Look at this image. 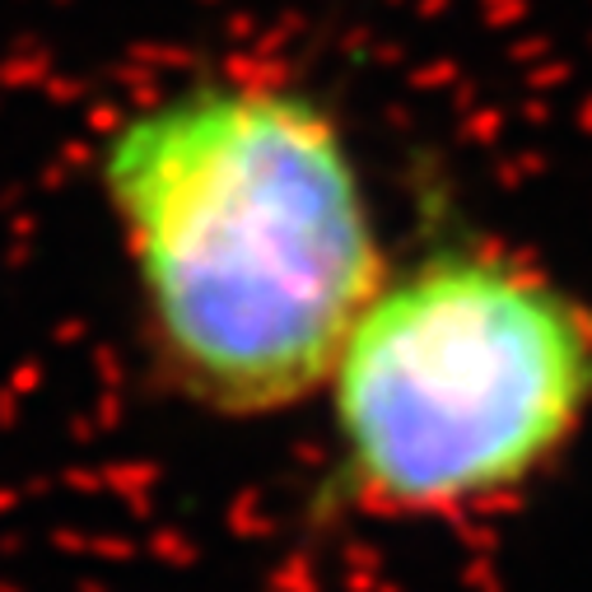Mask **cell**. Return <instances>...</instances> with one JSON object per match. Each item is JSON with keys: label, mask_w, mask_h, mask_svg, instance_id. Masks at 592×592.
I'll use <instances>...</instances> for the list:
<instances>
[{"label": "cell", "mask_w": 592, "mask_h": 592, "mask_svg": "<svg viewBox=\"0 0 592 592\" xmlns=\"http://www.w3.org/2000/svg\"><path fill=\"white\" fill-rule=\"evenodd\" d=\"M150 373L210 420L322 397L392 256L350 131L271 70L187 75L98 141Z\"/></svg>", "instance_id": "1"}, {"label": "cell", "mask_w": 592, "mask_h": 592, "mask_svg": "<svg viewBox=\"0 0 592 592\" xmlns=\"http://www.w3.org/2000/svg\"><path fill=\"white\" fill-rule=\"evenodd\" d=\"M322 397L313 523L495 513L592 420V304L500 243H429L387 266Z\"/></svg>", "instance_id": "2"}]
</instances>
